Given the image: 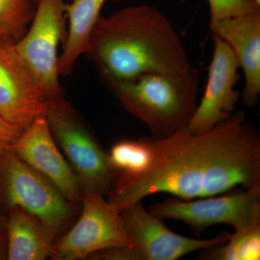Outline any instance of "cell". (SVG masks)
I'll list each match as a JSON object with an SVG mask.
<instances>
[{"label":"cell","mask_w":260,"mask_h":260,"mask_svg":"<svg viewBox=\"0 0 260 260\" xmlns=\"http://www.w3.org/2000/svg\"><path fill=\"white\" fill-rule=\"evenodd\" d=\"M210 30L234 52L245 78L243 102L254 107L260 93V13L225 19Z\"/></svg>","instance_id":"13"},{"label":"cell","mask_w":260,"mask_h":260,"mask_svg":"<svg viewBox=\"0 0 260 260\" xmlns=\"http://www.w3.org/2000/svg\"><path fill=\"white\" fill-rule=\"evenodd\" d=\"M214 51L209 67L204 95L197 107L187 127L194 134H201L230 117L239 99L234 89L239 79L240 68L226 43L213 34Z\"/></svg>","instance_id":"12"},{"label":"cell","mask_w":260,"mask_h":260,"mask_svg":"<svg viewBox=\"0 0 260 260\" xmlns=\"http://www.w3.org/2000/svg\"><path fill=\"white\" fill-rule=\"evenodd\" d=\"M152 139L125 140L113 145L108 153L111 167L117 174L136 176L148 170L153 159Z\"/></svg>","instance_id":"16"},{"label":"cell","mask_w":260,"mask_h":260,"mask_svg":"<svg viewBox=\"0 0 260 260\" xmlns=\"http://www.w3.org/2000/svg\"><path fill=\"white\" fill-rule=\"evenodd\" d=\"M45 117L56 145L79 179L82 191L107 195L117 173L74 108L64 97L49 99Z\"/></svg>","instance_id":"5"},{"label":"cell","mask_w":260,"mask_h":260,"mask_svg":"<svg viewBox=\"0 0 260 260\" xmlns=\"http://www.w3.org/2000/svg\"><path fill=\"white\" fill-rule=\"evenodd\" d=\"M48 99L22 60L15 41L0 39V116L25 130L45 116Z\"/></svg>","instance_id":"10"},{"label":"cell","mask_w":260,"mask_h":260,"mask_svg":"<svg viewBox=\"0 0 260 260\" xmlns=\"http://www.w3.org/2000/svg\"><path fill=\"white\" fill-rule=\"evenodd\" d=\"M7 215L0 212V233H5L6 231Z\"/></svg>","instance_id":"22"},{"label":"cell","mask_w":260,"mask_h":260,"mask_svg":"<svg viewBox=\"0 0 260 260\" xmlns=\"http://www.w3.org/2000/svg\"><path fill=\"white\" fill-rule=\"evenodd\" d=\"M65 5L64 0H38L30 28L15 42L19 55L48 100L64 97L57 48L66 37Z\"/></svg>","instance_id":"9"},{"label":"cell","mask_w":260,"mask_h":260,"mask_svg":"<svg viewBox=\"0 0 260 260\" xmlns=\"http://www.w3.org/2000/svg\"><path fill=\"white\" fill-rule=\"evenodd\" d=\"M104 77L113 94L132 115L146 124L153 138L186 127L198 107V72L146 73L134 79Z\"/></svg>","instance_id":"3"},{"label":"cell","mask_w":260,"mask_h":260,"mask_svg":"<svg viewBox=\"0 0 260 260\" xmlns=\"http://www.w3.org/2000/svg\"><path fill=\"white\" fill-rule=\"evenodd\" d=\"M85 54L102 76L132 80L150 73H181L193 68L167 17L148 5L127 7L101 17Z\"/></svg>","instance_id":"2"},{"label":"cell","mask_w":260,"mask_h":260,"mask_svg":"<svg viewBox=\"0 0 260 260\" xmlns=\"http://www.w3.org/2000/svg\"><path fill=\"white\" fill-rule=\"evenodd\" d=\"M35 1H36V3H37V2L38 1V0H35Z\"/></svg>","instance_id":"24"},{"label":"cell","mask_w":260,"mask_h":260,"mask_svg":"<svg viewBox=\"0 0 260 260\" xmlns=\"http://www.w3.org/2000/svg\"><path fill=\"white\" fill-rule=\"evenodd\" d=\"M210 10V27L225 19L260 13L255 0H208Z\"/></svg>","instance_id":"19"},{"label":"cell","mask_w":260,"mask_h":260,"mask_svg":"<svg viewBox=\"0 0 260 260\" xmlns=\"http://www.w3.org/2000/svg\"><path fill=\"white\" fill-rule=\"evenodd\" d=\"M6 215L8 260L53 259L58 237L47 225L19 207Z\"/></svg>","instance_id":"14"},{"label":"cell","mask_w":260,"mask_h":260,"mask_svg":"<svg viewBox=\"0 0 260 260\" xmlns=\"http://www.w3.org/2000/svg\"><path fill=\"white\" fill-rule=\"evenodd\" d=\"M132 246L111 248L92 256L93 259L177 260L195 251L226 242L230 234L223 233L208 239L183 237L171 231L162 219L147 211L141 202L121 212Z\"/></svg>","instance_id":"6"},{"label":"cell","mask_w":260,"mask_h":260,"mask_svg":"<svg viewBox=\"0 0 260 260\" xmlns=\"http://www.w3.org/2000/svg\"><path fill=\"white\" fill-rule=\"evenodd\" d=\"M116 1H120V0H116Z\"/></svg>","instance_id":"25"},{"label":"cell","mask_w":260,"mask_h":260,"mask_svg":"<svg viewBox=\"0 0 260 260\" xmlns=\"http://www.w3.org/2000/svg\"><path fill=\"white\" fill-rule=\"evenodd\" d=\"M35 0H0V39L19 40L35 14Z\"/></svg>","instance_id":"18"},{"label":"cell","mask_w":260,"mask_h":260,"mask_svg":"<svg viewBox=\"0 0 260 260\" xmlns=\"http://www.w3.org/2000/svg\"><path fill=\"white\" fill-rule=\"evenodd\" d=\"M8 259V242L5 233H0V260Z\"/></svg>","instance_id":"21"},{"label":"cell","mask_w":260,"mask_h":260,"mask_svg":"<svg viewBox=\"0 0 260 260\" xmlns=\"http://www.w3.org/2000/svg\"><path fill=\"white\" fill-rule=\"evenodd\" d=\"M23 131L20 126L8 122L0 116V157Z\"/></svg>","instance_id":"20"},{"label":"cell","mask_w":260,"mask_h":260,"mask_svg":"<svg viewBox=\"0 0 260 260\" xmlns=\"http://www.w3.org/2000/svg\"><path fill=\"white\" fill-rule=\"evenodd\" d=\"M255 1L258 3V4L260 5V0H255Z\"/></svg>","instance_id":"23"},{"label":"cell","mask_w":260,"mask_h":260,"mask_svg":"<svg viewBox=\"0 0 260 260\" xmlns=\"http://www.w3.org/2000/svg\"><path fill=\"white\" fill-rule=\"evenodd\" d=\"M150 212L162 219L178 220L200 234L218 224L246 230L260 223V183L249 188H237L224 194L183 200L166 199L152 205Z\"/></svg>","instance_id":"7"},{"label":"cell","mask_w":260,"mask_h":260,"mask_svg":"<svg viewBox=\"0 0 260 260\" xmlns=\"http://www.w3.org/2000/svg\"><path fill=\"white\" fill-rule=\"evenodd\" d=\"M15 207L37 216L58 238L77 220L80 205L65 198L46 178L6 150L0 157V212Z\"/></svg>","instance_id":"4"},{"label":"cell","mask_w":260,"mask_h":260,"mask_svg":"<svg viewBox=\"0 0 260 260\" xmlns=\"http://www.w3.org/2000/svg\"><path fill=\"white\" fill-rule=\"evenodd\" d=\"M152 143L148 170L117 174L108 192V201L120 213L150 195L192 200L260 183V140L244 112L233 113L206 133L194 134L186 126Z\"/></svg>","instance_id":"1"},{"label":"cell","mask_w":260,"mask_h":260,"mask_svg":"<svg viewBox=\"0 0 260 260\" xmlns=\"http://www.w3.org/2000/svg\"><path fill=\"white\" fill-rule=\"evenodd\" d=\"M7 150L50 181L67 200L81 205L79 179L56 145L45 116L37 118Z\"/></svg>","instance_id":"11"},{"label":"cell","mask_w":260,"mask_h":260,"mask_svg":"<svg viewBox=\"0 0 260 260\" xmlns=\"http://www.w3.org/2000/svg\"><path fill=\"white\" fill-rule=\"evenodd\" d=\"M201 251L200 259L259 260L260 223L246 230L234 232L226 242Z\"/></svg>","instance_id":"17"},{"label":"cell","mask_w":260,"mask_h":260,"mask_svg":"<svg viewBox=\"0 0 260 260\" xmlns=\"http://www.w3.org/2000/svg\"><path fill=\"white\" fill-rule=\"evenodd\" d=\"M80 215L54 245V260L90 259L99 251L132 246L120 212L105 196L82 191Z\"/></svg>","instance_id":"8"},{"label":"cell","mask_w":260,"mask_h":260,"mask_svg":"<svg viewBox=\"0 0 260 260\" xmlns=\"http://www.w3.org/2000/svg\"><path fill=\"white\" fill-rule=\"evenodd\" d=\"M107 0H72L65 5L68 28L58 61L59 75H69L80 56L86 53L90 34Z\"/></svg>","instance_id":"15"}]
</instances>
